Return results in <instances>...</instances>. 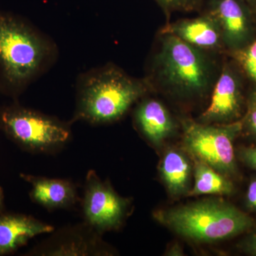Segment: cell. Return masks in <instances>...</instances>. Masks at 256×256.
<instances>
[{
  "mask_svg": "<svg viewBox=\"0 0 256 256\" xmlns=\"http://www.w3.org/2000/svg\"><path fill=\"white\" fill-rule=\"evenodd\" d=\"M60 52L52 37L26 18L0 11V92L12 98L50 72Z\"/></svg>",
  "mask_w": 256,
  "mask_h": 256,
  "instance_id": "obj_1",
  "label": "cell"
},
{
  "mask_svg": "<svg viewBox=\"0 0 256 256\" xmlns=\"http://www.w3.org/2000/svg\"><path fill=\"white\" fill-rule=\"evenodd\" d=\"M149 82L133 78L114 64L89 69L78 75L72 124L84 121L104 124L122 118L148 92Z\"/></svg>",
  "mask_w": 256,
  "mask_h": 256,
  "instance_id": "obj_2",
  "label": "cell"
},
{
  "mask_svg": "<svg viewBox=\"0 0 256 256\" xmlns=\"http://www.w3.org/2000/svg\"><path fill=\"white\" fill-rule=\"evenodd\" d=\"M154 216L178 235L203 242L233 238L250 232L256 226L250 216L232 204L218 200L158 210Z\"/></svg>",
  "mask_w": 256,
  "mask_h": 256,
  "instance_id": "obj_3",
  "label": "cell"
},
{
  "mask_svg": "<svg viewBox=\"0 0 256 256\" xmlns=\"http://www.w3.org/2000/svg\"><path fill=\"white\" fill-rule=\"evenodd\" d=\"M162 36L152 70L158 82L182 97L200 96L208 92L214 70L206 52L173 35Z\"/></svg>",
  "mask_w": 256,
  "mask_h": 256,
  "instance_id": "obj_4",
  "label": "cell"
},
{
  "mask_svg": "<svg viewBox=\"0 0 256 256\" xmlns=\"http://www.w3.org/2000/svg\"><path fill=\"white\" fill-rule=\"evenodd\" d=\"M72 124L18 104L0 108V128L10 139L32 152L62 149L72 137Z\"/></svg>",
  "mask_w": 256,
  "mask_h": 256,
  "instance_id": "obj_5",
  "label": "cell"
},
{
  "mask_svg": "<svg viewBox=\"0 0 256 256\" xmlns=\"http://www.w3.org/2000/svg\"><path fill=\"white\" fill-rule=\"evenodd\" d=\"M183 130L185 148L197 160L228 178L238 174L234 142L242 132V122L214 126L186 120Z\"/></svg>",
  "mask_w": 256,
  "mask_h": 256,
  "instance_id": "obj_6",
  "label": "cell"
},
{
  "mask_svg": "<svg viewBox=\"0 0 256 256\" xmlns=\"http://www.w3.org/2000/svg\"><path fill=\"white\" fill-rule=\"evenodd\" d=\"M130 202L119 196L94 170L88 172L82 202L85 222L98 232L117 228L126 217Z\"/></svg>",
  "mask_w": 256,
  "mask_h": 256,
  "instance_id": "obj_7",
  "label": "cell"
},
{
  "mask_svg": "<svg viewBox=\"0 0 256 256\" xmlns=\"http://www.w3.org/2000/svg\"><path fill=\"white\" fill-rule=\"evenodd\" d=\"M100 234L86 222L64 227L35 248L33 254L45 256L108 255Z\"/></svg>",
  "mask_w": 256,
  "mask_h": 256,
  "instance_id": "obj_8",
  "label": "cell"
},
{
  "mask_svg": "<svg viewBox=\"0 0 256 256\" xmlns=\"http://www.w3.org/2000/svg\"><path fill=\"white\" fill-rule=\"evenodd\" d=\"M206 12L220 28L224 45L240 50L250 33V14L254 12L246 0H206Z\"/></svg>",
  "mask_w": 256,
  "mask_h": 256,
  "instance_id": "obj_9",
  "label": "cell"
},
{
  "mask_svg": "<svg viewBox=\"0 0 256 256\" xmlns=\"http://www.w3.org/2000/svg\"><path fill=\"white\" fill-rule=\"evenodd\" d=\"M242 111V96L238 79L230 67H224L214 88L210 106L200 117V122L230 124L240 117Z\"/></svg>",
  "mask_w": 256,
  "mask_h": 256,
  "instance_id": "obj_10",
  "label": "cell"
},
{
  "mask_svg": "<svg viewBox=\"0 0 256 256\" xmlns=\"http://www.w3.org/2000/svg\"><path fill=\"white\" fill-rule=\"evenodd\" d=\"M161 34H171L205 50H218L224 46L218 25L208 12L198 18L180 20L166 25Z\"/></svg>",
  "mask_w": 256,
  "mask_h": 256,
  "instance_id": "obj_11",
  "label": "cell"
},
{
  "mask_svg": "<svg viewBox=\"0 0 256 256\" xmlns=\"http://www.w3.org/2000/svg\"><path fill=\"white\" fill-rule=\"evenodd\" d=\"M54 230L52 225L30 216L0 215V255L14 252L34 237Z\"/></svg>",
  "mask_w": 256,
  "mask_h": 256,
  "instance_id": "obj_12",
  "label": "cell"
},
{
  "mask_svg": "<svg viewBox=\"0 0 256 256\" xmlns=\"http://www.w3.org/2000/svg\"><path fill=\"white\" fill-rule=\"evenodd\" d=\"M31 184L30 196L35 203L47 210L68 208L78 200L75 185L68 180L22 174Z\"/></svg>",
  "mask_w": 256,
  "mask_h": 256,
  "instance_id": "obj_13",
  "label": "cell"
},
{
  "mask_svg": "<svg viewBox=\"0 0 256 256\" xmlns=\"http://www.w3.org/2000/svg\"><path fill=\"white\" fill-rule=\"evenodd\" d=\"M140 130L156 144L162 142L174 129V122L162 104L154 99L143 100L134 112Z\"/></svg>",
  "mask_w": 256,
  "mask_h": 256,
  "instance_id": "obj_14",
  "label": "cell"
},
{
  "mask_svg": "<svg viewBox=\"0 0 256 256\" xmlns=\"http://www.w3.org/2000/svg\"><path fill=\"white\" fill-rule=\"evenodd\" d=\"M160 173L171 194L178 196L190 191L191 166L180 151L171 149L165 153L160 164Z\"/></svg>",
  "mask_w": 256,
  "mask_h": 256,
  "instance_id": "obj_15",
  "label": "cell"
},
{
  "mask_svg": "<svg viewBox=\"0 0 256 256\" xmlns=\"http://www.w3.org/2000/svg\"><path fill=\"white\" fill-rule=\"evenodd\" d=\"M194 186L188 196L202 194L230 195L235 192L234 183L204 162L197 160L194 168Z\"/></svg>",
  "mask_w": 256,
  "mask_h": 256,
  "instance_id": "obj_16",
  "label": "cell"
},
{
  "mask_svg": "<svg viewBox=\"0 0 256 256\" xmlns=\"http://www.w3.org/2000/svg\"><path fill=\"white\" fill-rule=\"evenodd\" d=\"M236 58L247 75L256 84V40L236 52Z\"/></svg>",
  "mask_w": 256,
  "mask_h": 256,
  "instance_id": "obj_17",
  "label": "cell"
},
{
  "mask_svg": "<svg viewBox=\"0 0 256 256\" xmlns=\"http://www.w3.org/2000/svg\"><path fill=\"white\" fill-rule=\"evenodd\" d=\"M166 13L201 10L206 0H154Z\"/></svg>",
  "mask_w": 256,
  "mask_h": 256,
  "instance_id": "obj_18",
  "label": "cell"
},
{
  "mask_svg": "<svg viewBox=\"0 0 256 256\" xmlns=\"http://www.w3.org/2000/svg\"><path fill=\"white\" fill-rule=\"evenodd\" d=\"M248 132L256 139V92L250 96L245 121L242 122Z\"/></svg>",
  "mask_w": 256,
  "mask_h": 256,
  "instance_id": "obj_19",
  "label": "cell"
},
{
  "mask_svg": "<svg viewBox=\"0 0 256 256\" xmlns=\"http://www.w3.org/2000/svg\"><path fill=\"white\" fill-rule=\"evenodd\" d=\"M238 156L244 164L256 171V146L240 148Z\"/></svg>",
  "mask_w": 256,
  "mask_h": 256,
  "instance_id": "obj_20",
  "label": "cell"
},
{
  "mask_svg": "<svg viewBox=\"0 0 256 256\" xmlns=\"http://www.w3.org/2000/svg\"><path fill=\"white\" fill-rule=\"evenodd\" d=\"M239 248L247 255L256 256V229L250 230L245 238L239 244Z\"/></svg>",
  "mask_w": 256,
  "mask_h": 256,
  "instance_id": "obj_21",
  "label": "cell"
},
{
  "mask_svg": "<svg viewBox=\"0 0 256 256\" xmlns=\"http://www.w3.org/2000/svg\"><path fill=\"white\" fill-rule=\"evenodd\" d=\"M245 203L248 210L256 212V176L250 178L246 194Z\"/></svg>",
  "mask_w": 256,
  "mask_h": 256,
  "instance_id": "obj_22",
  "label": "cell"
},
{
  "mask_svg": "<svg viewBox=\"0 0 256 256\" xmlns=\"http://www.w3.org/2000/svg\"><path fill=\"white\" fill-rule=\"evenodd\" d=\"M246 2L252 6V10H254V12H256V0H246Z\"/></svg>",
  "mask_w": 256,
  "mask_h": 256,
  "instance_id": "obj_23",
  "label": "cell"
},
{
  "mask_svg": "<svg viewBox=\"0 0 256 256\" xmlns=\"http://www.w3.org/2000/svg\"><path fill=\"white\" fill-rule=\"evenodd\" d=\"M3 200H4V194H3L2 190L0 188V210L2 207Z\"/></svg>",
  "mask_w": 256,
  "mask_h": 256,
  "instance_id": "obj_24",
  "label": "cell"
},
{
  "mask_svg": "<svg viewBox=\"0 0 256 256\" xmlns=\"http://www.w3.org/2000/svg\"></svg>",
  "mask_w": 256,
  "mask_h": 256,
  "instance_id": "obj_25",
  "label": "cell"
}]
</instances>
